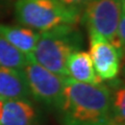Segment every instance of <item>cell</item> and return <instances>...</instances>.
<instances>
[{
  "label": "cell",
  "mask_w": 125,
  "mask_h": 125,
  "mask_svg": "<svg viewBox=\"0 0 125 125\" xmlns=\"http://www.w3.org/2000/svg\"><path fill=\"white\" fill-rule=\"evenodd\" d=\"M122 13V0H88L81 13L80 21L89 32L98 33L121 48L118 28Z\"/></svg>",
  "instance_id": "4"
},
{
  "label": "cell",
  "mask_w": 125,
  "mask_h": 125,
  "mask_svg": "<svg viewBox=\"0 0 125 125\" xmlns=\"http://www.w3.org/2000/svg\"><path fill=\"white\" fill-rule=\"evenodd\" d=\"M118 39H119L121 48H122L123 54H124V56H125V10H123L122 17H121V20H120V23H119Z\"/></svg>",
  "instance_id": "13"
},
{
  "label": "cell",
  "mask_w": 125,
  "mask_h": 125,
  "mask_svg": "<svg viewBox=\"0 0 125 125\" xmlns=\"http://www.w3.org/2000/svg\"><path fill=\"white\" fill-rule=\"evenodd\" d=\"M0 125H40V114L30 100H4Z\"/></svg>",
  "instance_id": "7"
},
{
  "label": "cell",
  "mask_w": 125,
  "mask_h": 125,
  "mask_svg": "<svg viewBox=\"0 0 125 125\" xmlns=\"http://www.w3.org/2000/svg\"><path fill=\"white\" fill-rule=\"evenodd\" d=\"M68 77L79 83L98 84L102 81L96 74L89 52L77 50L71 53L66 62Z\"/></svg>",
  "instance_id": "9"
},
{
  "label": "cell",
  "mask_w": 125,
  "mask_h": 125,
  "mask_svg": "<svg viewBox=\"0 0 125 125\" xmlns=\"http://www.w3.org/2000/svg\"><path fill=\"white\" fill-rule=\"evenodd\" d=\"M81 13L61 0H16L15 3L17 21L38 31L65 24H77Z\"/></svg>",
  "instance_id": "3"
},
{
  "label": "cell",
  "mask_w": 125,
  "mask_h": 125,
  "mask_svg": "<svg viewBox=\"0 0 125 125\" xmlns=\"http://www.w3.org/2000/svg\"><path fill=\"white\" fill-rule=\"evenodd\" d=\"M83 39L76 24H65L40 31L31 60L62 77H68L66 62L69 55L81 50Z\"/></svg>",
  "instance_id": "2"
},
{
  "label": "cell",
  "mask_w": 125,
  "mask_h": 125,
  "mask_svg": "<svg viewBox=\"0 0 125 125\" xmlns=\"http://www.w3.org/2000/svg\"><path fill=\"white\" fill-rule=\"evenodd\" d=\"M122 4H123V10H125V0H122Z\"/></svg>",
  "instance_id": "16"
},
{
  "label": "cell",
  "mask_w": 125,
  "mask_h": 125,
  "mask_svg": "<svg viewBox=\"0 0 125 125\" xmlns=\"http://www.w3.org/2000/svg\"><path fill=\"white\" fill-rule=\"evenodd\" d=\"M111 125H125V83H116L111 89Z\"/></svg>",
  "instance_id": "11"
},
{
  "label": "cell",
  "mask_w": 125,
  "mask_h": 125,
  "mask_svg": "<svg viewBox=\"0 0 125 125\" xmlns=\"http://www.w3.org/2000/svg\"><path fill=\"white\" fill-rule=\"evenodd\" d=\"M22 70L32 99L60 112L64 100L65 77L49 71L31 58Z\"/></svg>",
  "instance_id": "5"
},
{
  "label": "cell",
  "mask_w": 125,
  "mask_h": 125,
  "mask_svg": "<svg viewBox=\"0 0 125 125\" xmlns=\"http://www.w3.org/2000/svg\"><path fill=\"white\" fill-rule=\"evenodd\" d=\"M123 76L125 78V65H124V67H123Z\"/></svg>",
  "instance_id": "17"
},
{
  "label": "cell",
  "mask_w": 125,
  "mask_h": 125,
  "mask_svg": "<svg viewBox=\"0 0 125 125\" xmlns=\"http://www.w3.org/2000/svg\"><path fill=\"white\" fill-rule=\"evenodd\" d=\"M111 90L65 78L64 100L60 109L64 125H111Z\"/></svg>",
  "instance_id": "1"
},
{
  "label": "cell",
  "mask_w": 125,
  "mask_h": 125,
  "mask_svg": "<svg viewBox=\"0 0 125 125\" xmlns=\"http://www.w3.org/2000/svg\"><path fill=\"white\" fill-rule=\"evenodd\" d=\"M0 98L31 101L32 96L23 70L0 67Z\"/></svg>",
  "instance_id": "8"
},
{
  "label": "cell",
  "mask_w": 125,
  "mask_h": 125,
  "mask_svg": "<svg viewBox=\"0 0 125 125\" xmlns=\"http://www.w3.org/2000/svg\"><path fill=\"white\" fill-rule=\"evenodd\" d=\"M3 99L0 98V118H1V114H2V107H3Z\"/></svg>",
  "instance_id": "15"
},
{
  "label": "cell",
  "mask_w": 125,
  "mask_h": 125,
  "mask_svg": "<svg viewBox=\"0 0 125 125\" xmlns=\"http://www.w3.org/2000/svg\"><path fill=\"white\" fill-rule=\"evenodd\" d=\"M90 56L101 81H112L119 76L124 57L120 47L96 32H89Z\"/></svg>",
  "instance_id": "6"
},
{
  "label": "cell",
  "mask_w": 125,
  "mask_h": 125,
  "mask_svg": "<svg viewBox=\"0 0 125 125\" xmlns=\"http://www.w3.org/2000/svg\"><path fill=\"white\" fill-rule=\"evenodd\" d=\"M61 1L70 7H73V9H75V10L83 11L88 0H61Z\"/></svg>",
  "instance_id": "14"
},
{
  "label": "cell",
  "mask_w": 125,
  "mask_h": 125,
  "mask_svg": "<svg viewBox=\"0 0 125 125\" xmlns=\"http://www.w3.org/2000/svg\"><path fill=\"white\" fill-rule=\"evenodd\" d=\"M40 31L26 26L0 24V37L30 58L38 42Z\"/></svg>",
  "instance_id": "10"
},
{
  "label": "cell",
  "mask_w": 125,
  "mask_h": 125,
  "mask_svg": "<svg viewBox=\"0 0 125 125\" xmlns=\"http://www.w3.org/2000/svg\"><path fill=\"white\" fill-rule=\"evenodd\" d=\"M29 58L0 37V67L22 70Z\"/></svg>",
  "instance_id": "12"
}]
</instances>
